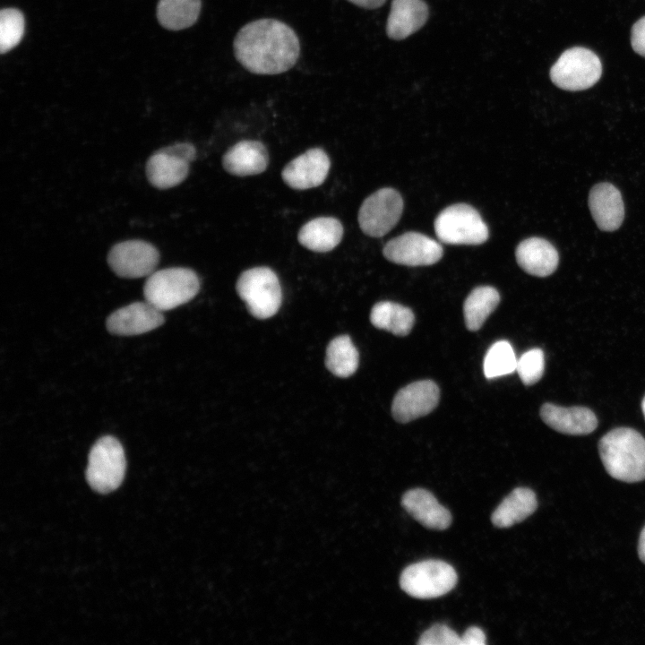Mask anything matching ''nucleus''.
Returning a JSON list of instances; mask_svg holds the SVG:
<instances>
[{
	"label": "nucleus",
	"mask_w": 645,
	"mask_h": 645,
	"mask_svg": "<svg viewBox=\"0 0 645 645\" xmlns=\"http://www.w3.org/2000/svg\"><path fill=\"white\" fill-rule=\"evenodd\" d=\"M234 54L237 62L252 73L279 74L291 69L300 55L294 30L276 19L248 22L236 33Z\"/></svg>",
	"instance_id": "1"
},
{
	"label": "nucleus",
	"mask_w": 645,
	"mask_h": 645,
	"mask_svg": "<svg viewBox=\"0 0 645 645\" xmlns=\"http://www.w3.org/2000/svg\"><path fill=\"white\" fill-rule=\"evenodd\" d=\"M598 452L614 478L635 483L645 479V439L629 427L615 428L601 437Z\"/></svg>",
	"instance_id": "2"
},
{
	"label": "nucleus",
	"mask_w": 645,
	"mask_h": 645,
	"mask_svg": "<svg viewBox=\"0 0 645 645\" xmlns=\"http://www.w3.org/2000/svg\"><path fill=\"white\" fill-rule=\"evenodd\" d=\"M199 289L200 280L193 270L172 267L151 273L143 294L147 302L164 312L189 302Z\"/></svg>",
	"instance_id": "3"
},
{
	"label": "nucleus",
	"mask_w": 645,
	"mask_h": 645,
	"mask_svg": "<svg viewBox=\"0 0 645 645\" xmlns=\"http://www.w3.org/2000/svg\"><path fill=\"white\" fill-rule=\"evenodd\" d=\"M236 289L249 313L257 319L270 318L280 307V284L276 273L268 267H254L243 271Z\"/></svg>",
	"instance_id": "4"
},
{
	"label": "nucleus",
	"mask_w": 645,
	"mask_h": 645,
	"mask_svg": "<svg viewBox=\"0 0 645 645\" xmlns=\"http://www.w3.org/2000/svg\"><path fill=\"white\" fill-rule=\"evenodd\" d=\"M125 466V452L119 441L111 435L103 436L90 451L87 481L93 490L109 493L122 483Z\"/></svg>",
	"instance_id": "5"
},
{
	"label": "nucleus",
	"mask_w": 645,
	"mask_h": 645,
	"mask_svg": "<svg viewBox=\"0 0 645 645\" xmlns=\"http://www.w3.org/2000/svg\"><path fill=\"white\" fill-rule=\"evenodd\" d=\"M454 568L439 560H426L406 567L400 574V588L416 598H434L445 595L456 585Z\"/></svg>",
	"instance_id": "6"
},
{
	"label": "nucleus",
	"mask_w": 645,
	"mask_h": 645,
	"mask_svg": "<svg viewBox=\"0 0 645 645\" xmlns=\"http://www.w3.org/2000/svg\"><path fill=\"white\" fill-rule=\"evenodd\" d=\"M434 231L441 242L449 245H480L489 235L477 211L465 203L443 210L434 220Z\"/></svg>",
	"instance_id": "7"
},
{
	"label": "nucleus",
	"mask_w": 645,
	"mask_h": 645,
	"mask_svg": "<svg viewBox=\"0 0 645 645\" xmlns=\"http://www.w3.org/2000/svg\"><path fill=\"white\" fill-rule=\"evenodd\" d=\"M602 64L591 50L574 47L565 50L550 69L552 82L571 91L592 87L600 79Z\"/></svg>",
	"instance_id": "8"
},
{
	"label": "nucleus",
	"mask_w": 645,
	"mask_h": 645,
	"mask_svg": "<svg viewBox=\"0 0 645 645\" xmlns=\"http://www.w3.org/2000/svg\"><path fill=\"white\" fill-rule=\"evenodd\" d=\"M403 211V200L395 189L385 187L369 195L358 211V224L367 236L381 237L395 227Z\"/></svg>",
	"instance_id": "9"
},
{
	"label": "nucleus",
	"mask_w": 645,
	"mask_h": 645,
	"mask_svg": "<svg viewBox=\"0 0 645 645\" xmlns=\"http://www.w3.org/2000/svg\"><path fill=\"white\" fill-rule=\"evenodd\" d=\"M159 261L157 248L143 240L117 243L108 254V262L121 278L136 279L150 276Z\"/></svg>",
	"instance_id": "10"
},
{
	"label": "nucleus",
	"mask_w": 645,
	"mask_h": 645,
	"mask_svg": "<svg viewBox=\"0 0 645 645\" xmlns=\"http://www.w3.org/2000/svg\"><path fill=\"white\" fill-rule=\"evenodd\" d=\"M384 257L407 266L432 265L442 258V245L418 232H407L388 241L383 249Z\"/></svg>",
	"instance_id": "11"
},
{
	"label": "nucleus",
	"mask_w": 645,
	"mask_h": 645,
	"mask_svg": "<svg viewBox=\"0 0 645 645\" xmlns=\"http://www.w3.org/2000/svg\"><path fill=\"white\" fill-rule=\"evenodd\" d=\"M439 388L431 380L412 383L400 389L395 395L391 413L393 418L407 423L424 417L437 406Z\"/></svg>",
	"instance_id": "12"
},
{
	"label": "nucleus",
	"mask_w": 645,
	"mask_h": 645,
	"mask_svg": "<svg viewBox=\"0 0 645 645\" xmlns=\"http://www.w3.org/2000/svg\"><path fill=\"white\" fill-rule=\"evenodd\" d=\"M330 167L326 152L320 148H313L288 162L281 172V177L290 188L306 190L322 185Z\"/></svg>",
	"instance_id": "13"
},
{
	"label": "nucleus",
	"mask_w": 645,
	"mask_h": 645,
	"mask_svg": "<svg viewBox=\"0 0 645 645\" xmlns=\"http://www.w3.org/2000/svg\"><path fill=\"white\" fill-rule=\"evenodd\" d=\"M164 322L163 312L149 302H134L112 313L107 328L116 335L133 336L152 331Z\"/></svg>",
	"instance_id": "14"
},
{
	"label": "nucleus",
	"mask_w": 645,
	"mask_h": 645,
	"mask_svg": "<svg viewBox=\"0 0 645 645\" xmlns=\"http://www.w3.org/2000/svg\"><path fill=\"white\" fill-rule=\"evenodd\" d=\"M589 207L597 226L603 231H615L624 218V205L620 191L612 184L594 185L589 195Z\"/></svg>",
	"instance_id": "15"
},
{
	"label": "nucleus",
	"mask_w": 645,
	"mask_h": 645,
	"mask_svg": "<svg viewBox=\"0 0 645 645\" xmlns=\"http://www.w3.org/2000/svg\"><path fill=\"white\" fill-rule=\"evenodd\" d=\"M540 417L548 426L564 434L584 435L598 426L596 415L585 407L565 408L545 403L540 408Z\"/></svg>",
	"instance_id": "16"
},
{
	"label": "nucleus",
	"mask_w": 645,
	"mask_h": 645,
	"mask_svg": "<svg viewBox=\"0 0 645 645\" xmlns=\"http://www.w3.org/2000/svg\"><path fill=\"white\" fill-rule=\"evenodd\" d=\"M266 147L258 141L244 140L230 147L222 158V166L230 175L247 176L262 173L268 166Z\"/></svg>",
	"instance_id": "17"
},
{
	"label": "nucleus",
	"mask_w": 645,
	"mask_h": 645,
	"mask_svg": "<svg viewBox=\"0 0 645 645\" xmlns=\"http://www.w3.org/2000/svg\"><path fill=\"white\" fill-rule=\"evenodd\" d=\"M401 504L415 520L428 529L443 530L452 523L451 512L427 490H408L403 494Z\"/></svg>",
	"instance_id": "18"
},
{
	"label": "nucleus",
	"mask_w": 645,
	"mask_h": 645,
	"mask_svg": "<svg viewBox=\"0 0 645 645\" xmlns=\"http://www.w3.org/2000/svg\"><path fill=\"white\" fill-rule=\"evenodd\" d=\"M519 266L527 273L537 277L551 275L557 268L559 255L547 240L530 237L521 241L515 251Z\"/></svg>",
	"instance_id": "19"
},
{
	"label": "nucleus",
	"mask_w": 645,
	"mask_h": 645,
	"mask_svg": "<svg viewBox=\"0 0 645 645\" xmlns=\"http://www.w3.org/2000/svg\"><path fill=\"white\" fill-rule=\"evenodd\" d=\"M190 162L173 153L168 147L159 150L146 163L149 182L158 189H168L187 176Z\"/></svg>",
	"instance_id": "20"
},
{
	"label": "nucleus",
	"mask_w": 645,
	"mask_h": 645,
	"mask_svg": "<svg viewBox=\"0 0 645 645\" xmlns=\"http://www.w3.org/2000/svg\"><path fill=\"white\" fill-rule=\"evenodd\" d=\"M428 18V8L422 0H392L387 20L389 38L404 39L417 31Z\"/></svg>",
	"instance_id": "21"
},
{
	"label": "nucleus",
	"mask_w": 645,
	"mask_h": 645,
	"mask_svg": "<svg viewBox=\"0 0 645 645\" xmlns=\"http://www.w3.org/2000/svg\"><path fill=\"white\" fill-rule=\"evenodd\" d=\"M343 227L333 217H318L306 222L298 231L297 240L304 247L317 253L334 249L341 241Z\"/></svg>",
	"instance_id": "22"
},
{
	"label": "nucleus",
	"mask_w": 645,
	"mask_h": 645,
	"mask_svg": "<svg viewBox=\"0 0 645 645\" xmlns=\"http://www.w3.org/2000/svg\"><path fill=\"white\" fill-rule=\"evenodd\" d=\"M537 506V497L531 489L517 487L496 507L491 520L497 528H509L531 515Z\"/></svg>",
	"instance_id": "23"
},
{
	"label": "nucleus",
	"mask_w": 645,
	"mask_h": 645,
	"mask_svg": "<svg viewBox=\"0 0 645 645\" xmlns=\"http://www.w3.org/2000/svg\"><path fill=\"white\" fill-rule=\"evenodd\" d=\"M372 324L398 336L408 335L414 324L415 316L410 308L402 305L383 301L375 304L370 314Z\"/></svg>",
	"instance_id": "24"
},
{
	"label": "nucleus",
	"mask_w": 645,
	"mask_h": 645,
	"mask_svg": "<svg viewBox=\"0 0 645 645\" xmlns=\"http://www.w3.org/2000/svg\"><path fill=\"white\" fill-rule=\"evenodd\" d=\"M499 302L500 295L494 288L480 286L474 288L463 305L467 328L471 331L479 330Z\"/></svg>",
	"instance_id": "25"
},
{
	"label": "nucleus",
	"mask_w": 645,
	"mask_h": 645,
	"mask_svg": "<svg viewBox=\"0 0 645 645\" xmlns=\"http://www.w3.org/2000/svg\"><path fill=\"white\" fill-rule=\"evenodd\" d=\"M201 6V0H159L157 16L163 27L179 30L196 22Z\"/></svg>",
	"instance_id": "26"
},
{
	"label": "nucleus",
	"mask_w": 645,
	"mask_h": 645,
	"mask_svg": "<svg viewBox=\"0 0 645 645\" xmlns=\"http://www.w3.org/2000/svg\"><path fill=\"white\" fill-rule=\"evenodd\" d=\"M325 365L329 371L341 378L348 377L356 372L358 352L348 335L338 336L329 343Z\"/></svg>",
	"instance_id": "27"
},
{
	"label": "nucleus",
	"mask_w": 645,
	"mask_h": 645,
	"mask_svg": "<svg viewBox=\"0 0 645 645\" xmlns=\"http://www.w3.org/2000/svg\"><path fill=\"white\" fill-rule=\"evenodd\" d=\"M517 360L509 341H496L489 348L485 356L483 366L485 376L492 379L512 374L516 371Z\"/></svg>",
	"instance_id": "28"
},
{
	"label": "nucleus",
	"mask_w": 645,
	"mask_h": 645,
	"mask_svg": "<svg viewBox=\"0 0 645 645\" xmlns=\"http://www.w3.org/2000/svg\"><path fill=\"white\" fill-rule=\"evenodd\" d=\"M24 31L22 13L14 8L3 9L0 13V49L5 53L22 39Z\"/></svg>",
	"instance_id": "29"
},
{
	"label": "nucleus",
	"mask_w": 645,
	"mask_h": 645,
	"mask_svg": "<svg viewBox=\"0 0 645 645\" xmlns=\"http://www.w3.org/2000/svg\"><path fill=\"white\" fill-rule=\"evenodd\" d=\"M545 371V356L540 348H531L517 360L516 372L525 385L538 383Z\"/></svg>",
	"instance_id": "30"
},
{
	"label": "nucleus",
	"mask_w": 645,
	"mask_h": 645,
	"mask_svg": "<svg viewBox=\"0 0 645 645\" xmlns=\"http://www.w3.org/2000/svg\"><path fill=\"white\" fill-rule=\"evenodd\" d=\"M419 645H461L460 636L445 624H434L423 632Z\"/></svg>",
	"instance_id": "31"
},
{
	"label": "nucleus",
	"mask_w": 645,
	"mask_h": 645,
	"mask_svg": "<svg viewBox=\"0 0 645 645\" xmlns=\"http://www.w3.org/2000/svg\"><path fill=\"white\" fill-rule=\"evenodd\" d=\"M631 43L633 50L645 57V16L633 24Z\"/></svg>",
	"instance_id": "32"
},
{
	"label": "nucleus",
	"mask_w": 645,
	"mask_h": 645,
	"mask_svg": "<svg viewBox=\"0 0 645 645\" xmlns=\"http://www.w3.org/2000/svg\"><path fill=\"white\" fill-rule=\"evenodd\" d=\"M460 642L461 645H485L486 635L482 629L471 626L460 636Z\"/></svg>",
	"instance_id": "33"
},
{
	"label": "nucleus",
	"mask_w": 645,
	"mask_h": 645,
	"mask_svg": "<svg viewBox=\"0 0 645 645\" xmlns=\"http://www.w3.org/2000/svg\"><path fill=\"white\" fill-rule=\"evenodd\" d=\"M350 3L366 9H376L381 7L385 0H348Z\"/></svg>",
	"instance_id": "34"
},
{
	"label": "nucleus",
	"mask_w": 645,
	"mask_h": 645,
	"mask_svg": "<svg viewBox=\"0 0 645 645\" xmlns=\"http://www.w3.org/2000/svg\"><path fill=\"white\" fill-rule=\"evenodd\" d=\"M638 555L640 559L645 563V526L640 534L638 543Z\"/></svg>",
	"instance_id": "35"
},
{
	"label": "nucleus",
	"mask_w": 645,
	"mask_h": 645,
	"mask_svg": "<svg viewBox=\"0 0 645 645\" xmlns=\"http://www.w3.org/2000/svg\"><path fill=\"white\" fill-rule=\"evenodd\" d=\"M641 409H642V412H643V415H644V418H645V396H644V398H643V400H642V402H641Z\"/></svg>",
	"instance_id": "36"
}]
</instances>
